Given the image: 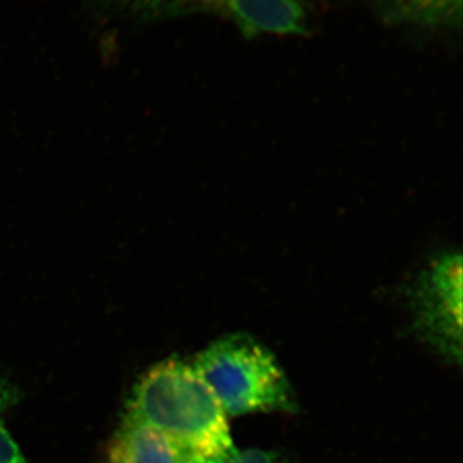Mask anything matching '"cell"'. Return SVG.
Listing matches in <instances>:
<instances>
[{
	"mask_svg": "<svg viewBox=\"0 0 463 463\" xmlns=\"http://www.w3.org/2000/svg\"><path fill=\"white\" fill-rule=\"evenodd\" d=\"M125 420L165 432L201 463H224L236 450L227 414L200 374L179 359L161 362L142 377Z\"/></svg>",
	"mask_w": 463,
	"mask_h": 463,
	"instance_id": "cell-1",
	"label": "cell"
},
{
	"mask_svg": "<svg viewBox=\"0 0 463 463\" xmlns=\"http://www.w3.org/2000/svg\"><path fill=\"white\" fill-rule=\"evenodd\" d=\"M192 367L227 416L298 411L294 390L276 356L248 334L214 341Z\"/></svg>",
	"mask_w": 463,
	"mask_h": 463,
	"instance_id": "cell-2",
	"label": "cell"
},
{
	"mask_svg": "<svg viewBox=\"0 0 463 463\" xmlns=\"http://www.w3.org/2000/svg\"><path fill=\"white\" fill-rule=\"evenodd\" d=\"M462 255L446 251L408 286L413 328L447 361H462Z\"/></svg>",
	"mask_w": 463,
	"mask_h": 463,
	"instance_id": "cell-3",
	"label": "cell"
},
{
	"mask_svg": "<svg viewBox=\"0 0 463 463\" xmlns=\"http://www.w3.org/2000/svg\"><path fill=\"white\" fill-rule=\"evenodd\" d=\"M231 21L246 39L263 33L306 35L307 14L300 0H179Z\"/></svg>",
	"mask_w": 463,
	"mask_h": 463,
	"instance_id": "cell-4",
	"label": "cell"
},
{
	"mask_svg": "<svg viewBox=\"0 0 463 463\" xmlns=\"http://www.w3.org/2000/svg\"><path fill=\"white\" fill-rule=\"evenodd\" d=\"M109 463H201L165 432L124 420L109 450Z\"/></svg>",
	"mask_w": 463,
	"mask_h": 463,
	"instance_id": "cell-5",
	"label": "cell"
},
{
	"mask_svg": "<svg viewBox=\"0 0 463 463\" xmlns=\"http://www.w3.org/2000/svg\"><path fill=\"white\" fill-rule=\"evenodd\" d=\"M381 20L392 26L422 32H458L462 0H367Z\"/></svg>",
	"mask_w": 463,
	"mask_h": 463,
	"instance_id": "cell-6",
	"label": "cell"
},
{
	"mask_svg": "<svg viewBox=\"0 0 463 463\" xmlns=\"http://www.w3.org/2000/svg\"><path fill=\"white\" fill-rule=\"evenodd\" d=\"M16 399V390L11 383L0 381V463H26L5 426V412Z\"/></svg>",
	"mask_w": 463,
	"mask_h": 463,
	"instance_id": "cell-7",
	"label": "cell"
},
{
	"mask_svg": "<svg viewBox=\"0 0 463 463\" xmlns=\"http://www.w3.org/2000/svg\"><path fill=\"white\" fill-rule=\"evenodd\" d=\"M224 463H288L277 452L263 449L234 450Z\"/></svg>",
	"mask_w": 463,
	"mask_h": 463,
	"instance_id": "cell-8",
	"label": "cell"
},
{
	"mask_svg": "<svg viewBox=\"0 0 463 463\" xmlns=\"http://www.w3.org/2000/svg\"><path fill=\"white\" fill-rule=\"evenodd\" d=\"M124 3H136V5H143L146 8H167V7H181L179 0H118Z\"/></svg>",
	"mask_w": 463,
	"mask_h": 463,
	"instance_id": "cell-9",
	"label": "cell"
}]
</instances>
